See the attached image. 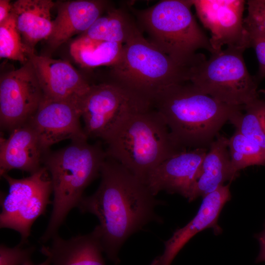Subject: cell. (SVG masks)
Wrapping results in <instances>:
<instances>
[{
  "instance_id": "1",
  "label": "cell",
  "mask_w": 265,
  "mask_h": 265,
  "mask_svg": "<svg viewBox=\"0 0 265 265\" xmlns=\"http://www.w3.org/2000/svg\"><path fill=\"white\" fill-rule=\"evenodd\" d=\"M100 185L92 195L83 197L78 208L95 215L104 252L117 265L118 253L126 240L151 222L161 223L155 208L163 202L119 162L107 158L100 172Z\"/></svg>"
},
{
  "instance_id": "2",
  "label": "cell",
  "mask_w": 265,
  "mask_h": 265,
  "mask_svg": "<svg viewBox=\"0 0 265 265\" xmlns=\"http://www.w3.org/2000/svg\"><path fill=\"white\" fill-rule=\"evenodd\" d=\"M152 106L161 114L173 142L182 150L209 147L224 124L244 109V106L216 100L191 82L166 88Z\"/></svg>"
},
{
  "instance_id": "3",
  "label": "cell",
  "mask_w": 265,
  "mask_h": 265,
  "mask_svg": "<svg viewBox=\"0 0 265 265\" xmlns=\"http://www.w3.org/2000/svg\"><path fill=\"white\" fill-rule=\"evenodd\" d=\"M106 158L101 143L90 144L87 138L72 140L65 147L46 154L43 163L51 177L53 200L42 243L57 235L69 212L78 207L85 188L100 175Z\"/></svg>"
},
{
  "instance_id": "4",
  "label": "cell",
  "mask_w": 265,
  "mask_h": 265,
  "mask_svg": "<svg viewBox=\"0 0 265 265\" xmlns=\"http://www.w3.org/2000/svg\"><path fill=\"white\" fill-rule=\"evenodd\" d=\"M192 5L191 0H163L144 9H129L151 44L179 65L190 68L206 59L198 50L214 52L191 12Z\"/></svg>"
},
{
  "instance_id": "5",
  "label": "cell",
  "mask_w": 265,
  "mask_h": 265,
  "mask_svg": "<svg viewBox=\"0 0 265 265\" xmlns=\"http://www.w3.org/2000/svg\"><path fill=\"white\" fill-rule=\"evenodd\" d=\"M153 107L130 114L105 141L107 158L145 184L160 163L182 150L173 142L161 114Z\"/></svg>"
},
{
  "instance_id": "6",
  "label": "cell",
  "mask_w": 265,
  "mask_h": 265,
  "mask_svg": "<svg viewBox=\"0 0 265 265\" xmlns=\"http://www.w3.org/2000/svg\"><path fill=\"white\" fill-rule=\"evenodd\" d=\"M113 83L151 104L168 87L189 81V68L176 63L151 44L139 29L123 45L119 60L110 67Z\"/></svg>"
},
{
  "instance_id": "7",
  "label": "cell",
  "mask_w": 265,
  "mask_h": 265,
  "mask_svg": "<svg viewBox=\"0 0 265 265\" xmlns=\"http://www.w3.org/2000/svg\"><path fill=\"white\" fill-rule=\"evenodd\" d=\"M245 49L228 47L189 68V81L205 94L232 106H244L259 98L256 80L245 65Z\"/></svg>"
},
{
  "instance_id": "8",
  "label": "cell",
  "mask_w": 265,
  "mask_h": 265,
  "mask_svg": "<svg viewBox=\"0 0 265 265\" xmlns=\"http://www.w3.org/2000/svg\"><path fill=\"white\" fill-rule=\"evenodd\" d=\"M9 186L8 193L0 195V227L19 232V245L27 242L32 224L44 214L51 203L52 183L49 173L42 166L27 177L15 179L7 173L1 176Z\"/></svg>"
},
{
  "instance_id": "9",
  "label": "cell",
  "mask_w": 265,
  "mask_h": 265,
  "mask_svg": "<svg viewBox=\"0 0 265 265\" xmlns=\"http://www.w3.org/2000/svg\"><path fill=\"white\" fill-rule=\"evenodd\" d=\"M80 107L87 137L105 142L130 114L152 106L118 85L106 82L91 85L80 99Z\"/></svg>"
},
{
  "instance_id": "10",
  "label": "cell",
  "mask_w": 265,
  "mask_h": 265,
  "mask_svg": "<svg viewBox=\"0 0 265 265\" xmlns=\"http://www.w3.org/2000/svg\"><path fill=\"white\" fill-rule=\"evenodd\" d=\"M44 97L30 60L0 79V124L11 132L28 122Z\"/></svg>"
},
{
  "instance_id": "11",
  "label": "cell",
  "mask_w": 265,
  "mask_h": 265,
  "mask_svg": "<svg viewBox=\"0 0 265 265\" xmlns=\"http://www.w3.org/2000/svg\"><path fill=\"white\" fill-rule=\"evenodd\" d=\"M192 1L201 22L211 32L210 41L214 52L221 50L225 45L244 49L250 48L249 35L243 18L245 0Z\"/></svg>"
},
{
  "instance_id": "12",
  "label": "cell",
  "mask_w": 265,
  "mask_h": 265,
  "mask_svg": "<svg viewBox=\"0 0 265 265\" xmlns=\"http://www.w3.org/2000/svg\"><path fill=\"white\" fill-rule=\"evenodd\" d=\"M80 99L55 100L44 96L28 122L46 149L63 140L88 139L80 122Z\"/></svg>"
},
{
  "instance_id": "13",
  "label": "cell",
  "mask_w": 265,
  "mask_h": 265,
  "mask_svg": "<svg viewBox=\"0 0 265 265\" xmlns=\"http://www.w3.org/2000/svg\"><path fill=\"white\" fill-rule=\"evenodd\" d=\"M207 148L180 152L164 160L148 175L145 184L152 193L161 191L188 199L199 178Z\"/></svg>"
},
{
  "instance_id": "14",
  "label": "cell",
  "mask_w": 265,
  "mask_h": 265,
  "mask_svg": "<svg viewBox=\"0 0 265 265\" xmlns=\"http://www.w3.org/2000/svg\"><path fill=\"white\" fill-rule=\"evenodd\" d=\"M44 96L55 100L80 99L91 85L68 61L29 55Z\"/></svg>"
},
{
  "instance_id": "15",
  "label": "cell",
  "mask_w": 265,
  "mask_h": 265,
  "mask_svg": "<svg viewBox=\"0 0 265 265\" xmlns=\"http://www.w3.org/2000/svg\"><path fill=\"white\" fill-rule=\"evenodd\" d=\"M230 185L221 186L203 198L197 214L184 227L176 230L164 242L163 254L158 257L157 265H170L184 246L198 233L207 228H213L215 234L222 233L217 224L220 212L231 198Z\"/></svg>"
},
{
  "instance_id": "16",
  "label": "cell",
  "mask_w": 265,
  "mask_h": 265,
  "mask_svg": "<svg viewBox=\"0 0 265 265\" xmlns=\"http://www.w3.org/2000/svg\"><path fill=\"white\" fill-rule=\"evenodd\" d=\"M48 151L29 122L16 128L7 138L0 136V176L12 169L30 174L35 172L42 166L44 156Z\"/></svg>"
},
{
  "instance_id": "17",
  "label": "cell",
  "mask_w": 265,
  "mask_h": 265,
  "mask_svg": "<svg viewBox=\"0 0 265 265\" xmlns=\"http://www.w3.org/2000/svg\"><path fill=\"white\" fill-rule=\"evenodd\" d=\"M103 0H77L59 2L57 14L47 40L55 48L74 35L85 32L107 6Z\"/></svg>"
},
{
  "instance_id": "18",
  "label": "cell",
  "mask_w": 265,
  "mask_h": 265,
  "mask_svg": "<svg viewBox=\"0 0 265 265\" xmlns=\"http://www.w3.org/2000/svg\"><path fill=\"white\" fill-rule=\"evenodd\" d=\"M40 252L50 265H106L99 233L95 227L89 234L78 235L68 239L58 235L49 245H42Z\"/></svg>"
},
{
  "instance_id": "19",
  "label": "cell",
  "mask_w": 265,
  "mask_h": 265,
  "mask_svg": "<svg viewBox=\"0 0 265 265\" xmlns=\"http://www.w3.org/2000/svg\"><path fill=\"white\" fill-rule=\"evenodd\" d=\"M228 138L219 135L211 143L202 164L199 178L187 199L192 202L203 198L227 181H232L238 176L231 165Z\"/></svg>"
},
{
  "instance_id": "20",
  "label": "cell",
  "mask_w": 265,
  "mask_h": 265,
  "mask_svg": "<svg viewBox=\"0 0 265 265\" xmlns=\"http://www.w3.org/2000/svg\"><path fill=\"white\" fill-rule=\"evenodd\" d=\"M54 4L51 0H17L12 3L11 14L17 28L24 44L33 52L36 44L51 33V11Z\"/></svg>"
},
{
  "instance_id": "21",
  "label": "cell",
  "mask_w": 265,
  "mask_h": 265,
  "mask_svg": "<svg viewBox=\"0 0 265 265\" xmlns=\"http://www.w3.org/2000/svg\"><path fill=\"white\" fill-rule=\"evenodd\" d=\"M139 29L130 9L110 8L106 15L99 17L81 35L124 45Z\"/></svg>"
},
{
  "instance_id": "22",
  "label": "cell",
  "mask_w": 265,
  "mask_h": 265,
  "mask_svg": "<svg viewBox=\"0 0 265 265\" xmlns=\"http://www.w3.org/2000/svg\"><path fill=\"white\" fill-rule=\"evenodd\" d=\"M123 44L91 39L81 35L70 45V53L73 59L82 67L102 66L110 67L119 60Z\"/></svg>"
},
{
  "instance_id": "23",
  "label": "cell",
  "mask_w": 265,
  "mask_h": 265,
  "mask_svg": "<svg viewBox=\"0 0 265 265\" xmlns=\"http://www.w3.org/2000/svg\"><path fill=\"white\" fill-rule=\"evenodd\" d=\"M243 110L230 122L265 152V99L254 100L244 106Z\"/></svg>"
},
{
  "instance_id": "24",
  "label": "cell",
  "mask_w": 265,
  "mask_h": 265,
  "mask_svg": "<svg viewBox=\"0 0 265 265\" xmlns=\"http://www.w3.org/2000/svg\"><path fill=\"white\" fill-rule=\"evenodd\" d=\"M232 167L237 172L254 165H265V152L236 130L228 139Z\"/></svg>"
},
{
  "instance_id": "25",
  "label": "cell",
  "mask_w": 265,
  "mask_h": 265,
  "mask_svg": "<svg viewBox=\"0 0 265 265\" xmlns=\"http://www.w3.org/2000/svg\"><path fill=\"white\" fill-rule=\"evenodd\" d=\"M34 52L23 41L11 14L0 24V57L20 62L23 65L29 60V55Z\"/></svg>"
},
{
  "instance_id": "26",
  "label": "cell",
  "mask_w": 265,
  "mask_h": 265,
  "mask_svg": "<svg viewBox=\"0 0 265 265\" xmlns=\"http://www.w3.org/2000/svg\"><path fill=\"white\" fill-rule=\"evenodd\" d=\"M246 3L248 14L243 22L247 32L265 35V0H249Z\"/></svg>"
},
{
  "instance_id": "27",
  "label": "cell",
  "mask_w": 265,
  "mask_h": 265,
  "mask_svg": "<svg viewBox=\"0 0 265 265\" xmlns=\"http://www.w3.org/2000/svg\"><path fill=\"white\" fill-rule=\"evenodd\" d=\"M35 247L23 248L19 244L10 248L1 244L0 246V265H22L30 259Z\"/></svg>"
},
{
  "instance_id": "28",
  "label": "cell",
  "mask_w": 265,
  "mask_h": 265,
  "mask_svg": "<svg viewBox=\"0 0 265 265\" xmlns=\"http://www.w3.org/2000/svg\"><path fill=\"white\" fill-rule=\"evenodd\" d=\"M248 35L250 47L254 49L259 63L258 77L263 79L265 77V35L248 34Z\"/></svg>"
},
{
  "instance_id": "29",
  "label": "cell",
  "mask_w": 265,
  "mask_h": 265,
  "mask_svg": "<svg viewBox=\"0 0 265 265\" xmlns=\"http://www.w3.org/2000/svg\"><path fill=\"white\" fill-rule=\"evenodd\" d=\"M255 237L260 246V251L256 258V263L265 262V227L263 231L255 235Z\"/></svg>"
},
{
  "instance_id": "30",
  "label": "cell",
  "mask_w": 265,
  "mask_h": 265,
  "mask_svg": "<svg viewBox=\"0 0 265 265\" xmlns=\"http://www.w3.org/2000/svg\"><path fill=\"white\" fill-rule=\"evenodd\" d=\"M12 7V3L9 0H0V24L9 16Z\"/></svg>"
},
{
  "instance_id": "31",
  "label": "cell",
  "mask_w": 265,
  "mask_h": 265,
  "mask_svg": "<svg viewBox=\"0 0 265 265\" xmlns=\"http://www.w3.org/2000/svg\"><path fill=\"white\" fill-rule=\"evenodd\" d=\"M22 265H35L33 264L30 259L27 260ZM37 265H50V262L48 259H47L44 262Z\"/></svg>"
},
{
  "instance_id": "32",
  "label": "cell",
  "mask_w": 265,
  "mask_h": 265,
  "mask_svg": "<svg viewBox=\"0 0 265 265\" xmlns=\"http://www.w3.org/2000/svg\"><path fill=\"white\" fill-rule=\"evenodd\" d=\"M158 262V258L157 257L153 261V262L151 263L150 265H157Z\"/></svg>"
}]
</instances>
